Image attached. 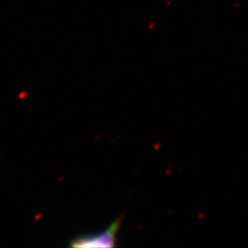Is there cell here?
Listing matches in <instances>:
<instances>
[{
	"label": "cell",
	"mask_w": 248,
	"mask_h": 248,
	"mask_svg": "<svg viewBox=\"0 0 248 248\" xmlns=\"http://www.w3.org/2000/svg\"><path fill=\"white\" fill-rule=\"evenodd\" d=\"M120 227V218L115 220L105 231L94 235L80 236L72 240L73 247H113L116 244V236Z\"/></svg>",
	"instance_id": "1"
}]
</instances>
